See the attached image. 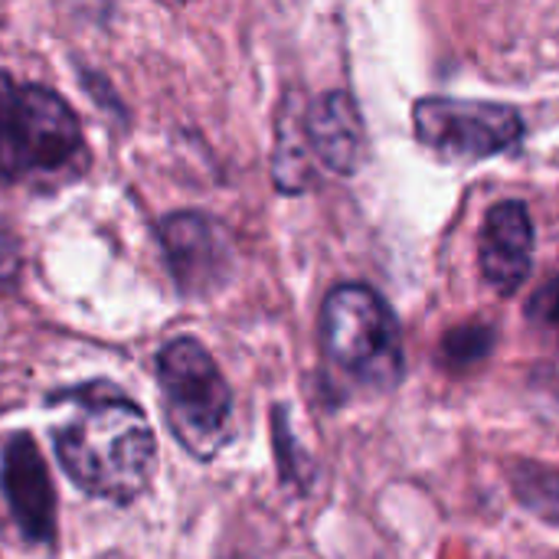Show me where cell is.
I'll use <instances>...</instances> for the list:
<instances>
[{
  "label": "cell",
  "mask_w": 559,
  "mask_h": 559,
  "mask_svg": "<svg viewBox=\"0 0 559 559\" xmlns=\"http://www.w3.org/2000/svg\"><path fill=\"white\" fill-rule=\"evenodd\" d=\"M56 403L69 406L52 429L66 475L92 498H138L154 472V432L141 406L105 383L79 386Z\"/></svg>",
  "instance_id": "1"
},
{
  "label": "cell",
  "mask_w": 559,
  "mask_h": 559,
  "mask_svg": "<svg viewBox=\"0 0 559 559\" xmlns=\"http://www.w3.org/2000/svg\"><path fill=\"white\" fill-rule=\"evenodd\" d=\"M328 360L367 390H390L403 377L400 328L386 301L364 285H341L321 314Z\"/></svg>",
  "instance_id": "2"
},
{
  "label": "cell",
  "mask_w": 559,
  "mask_h": 559,
  "mask_svg": "<svg viewBox=\"0 0 559 559\" xmlns=\"http://www.w3.org/2000/svg\"><path fill=\"white\" fill-rule=\"evenodd\" d=\"M82 144L72 108L49 88L0 72V177L52 174Z\"/></svg>",
  "instance_id": "3"
},
{
  "label": "cell",
  "mask_w": 559,
  "mask_h": 559,
  "mask_svg": "<svg viewBox=\"0 0 559 559\" xmlns=\"http://www.w3.org/2000/svg\"><path fill=\"white\" fill-rule=\"evenodd\" d=\"M157 380L170 429L193 455L210 459L219 449L233 413V393L219 367L193 337H174L157 354Z\"/></svg>",
  "instance_id": "4"
},
{
  "label": "cell",
  "mask_w": 559,
  "mask_h": 559,
  "mask_svg": "<svg viewBox=\"0 0 559 559\" xmlns=\"http://www.w3.org/2000/svg\"><path fill=\"white\" fill-rule=\"evenodd\" d=\"M416 134L442 157L478 160L521 141L524 121L514 108L495 102L423 98L413 111Z\"/></svg>",
  "instance_id": "5"
},
{
  "label": "cell",
  "mask_w": 559,
  "mask_h": 559,
  "mask_svg": "<svg viewBox=\"0 0 559 559\" xmlns=\"http://www.w3.org/2000/svg\"><path fill=\"white\" fill-rule=\"evenodd\" d=\"M3 491L20 531L33 544L56 537V501L46 462L29 436H16L3 452Z\"/></svg>",
  "instance_id": "6"
},
{
  "label": "cell",
  "mask_w": 559,
  "mask_h": 559,
  "mask_svg": "<svg viewBox=\"0 0 559 559\" xmlns=\"http://www.w3.org/2000/svg\"><path fill=\"white\" fill-rule=\"evenodd\" d=\"M534 259V226L527 206L518 200L498 203L481 229V272L501 292H518L531 275Z\"/></svg>",
  "instance_id": "7"
},
{
  "label": "cell",
  "mask_w": 559,
  "mask_h": 559,
  "mask_svg": "<svg viewBox=\"0 0 559 559\" xmlns=\"http://www.w3.org/2000/svg\"><path fill=\"white\" fill-rule=\"evenodd\" d=\"M160 242L170 269L187 292H206L226 272V246L219 229L200 213H177L160 223Z\"/></svg>",
  "instance_id": "8"
},
{
  "label": "cell",
  "mask_w": 559,
  "mask_h": 559,
  "mask_svg": "<svg viewBox=\"0 0 559 559\" xmlns=\"http://www.w3.org/2000/svg\"><path fill=\"white\" fill-rule=\"evenodd\" d=\"M308 141L314 154L337 174H354L367 151L360 111L347 92L321 95L308 111Z\"/></svg>",
  "instance_id": "9"
},
{
  "label": "cell",
  "mask_w": 559,
  "mask_h": 559,
  "mask_svg": "<svg viewBox=\"0 0 559 559\" xmlns=\"http://www.w3.org/2000/svg\"><path fill=\"white\" fill-rule=\"evenodd\" d=\"M488 337H491V334H488L485 328L455 331V334H449V341H445V354H449L452 364H472V360H478V357L488 354V344H491Z\"/></svg>",
  "instance_id": "10"
},
{
  "label": "cell",
  "mask_w": 559,
  "mask_h": 559,
  "mask_svg": "<svg viewBox=\"0 0 559 559\" xmlns=\"http://www.w3.org/2000/svg\"><path fill=\"white\" fill-rule=\"evenodd\" d=\"M531 311L540 324L554 328L559 334V278H554L534 301H531Z\"/></svg>",
  "instance_id": "11"
}]
</instances>
